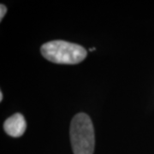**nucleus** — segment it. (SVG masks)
<instances>
[{
  "instance_id": "1",
  "label": "nucleus",
  "mask_w": 154,
  "mask_h": 154,
  "mask_svg": "<svg viewBox=\"0 0 154 154\" xmlns=\"http://www.w3.org/2000/svg\"><path fill=\"white\" fill-rule=\"evenodd\" d=\"M41 54L50 62L60 64H76L87 57V51L80 45L64 40H53L42 45Z\"/></svg>"
},
{
  "instance_id": "2",
  "label": "nucleus",
  "mask_w": 154,
  "mask_h": 154,
  "mask_svg": "<svg viewBox=\"0 0 154 154\" xmlns=\"http://www.w3.org/2000/svg\"><path fill=\"white\" fill-rule=\"evenodd\" d=\"M70 141L74 154H93L95 145L94 129L91 118L78 113L70 124Z\"/></svg>"
},
{
  "instance_id": "3",
  "label": "nucleus",
  "mask_w": 154,
  "mask_h": 154,
  "mask_svg": "<svg viewBox=\"0 0 154 154\" xmlns=\"http://www.w3.org/2000/svg\"><path fill=\"white\" fill-rule=\"evenodd\" d=\"M27 123L24 116L21 113H16L7 118L4 123L5 132L12 137H20L24 134Z\"/></svg>"
},
{
  "instance_id": "4",
  "label": "nucleus",
  "mask_w": 154,
  "mask_h": 154,
  "mask_svg": "<svg viewBox=\"0 0 154 154\" xmlns=\"http://www.w3.org/2000/svg\"><path fill=\"white\" fill-rule=\"evenodd\" d=\"M6 12H7V8H6V6L5 5L2 4L0 5V20L1 21L3 20V18L5 16Z\"/></svg>"
},
{
  "instance_id": "5",
  "label": "nucleus",
  "mask_w": 154,
  "mask_h": 154,
  "mask_svg": "<svg viewBox=\"0 0 154 154\" xmlns=\"http://www.w3.org/2000/svg\"><path fill=\"white\" fill-rule=\"evenodd\" d=\"M3 100V93H2V91L0 92V101H2Z\"/></svg>"
}]
</instances>
